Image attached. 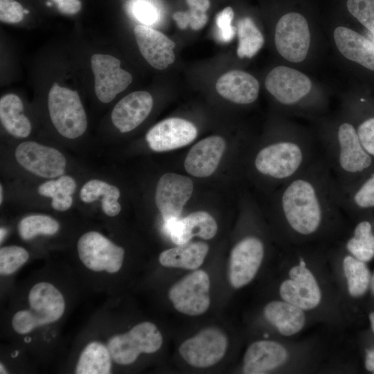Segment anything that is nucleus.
<instances>
[{"label": "nucleus", "instance_id": "obj_16", "mask_svg": "<svg viewBox=\"0 0 374 374\" xmlns=\"http://www.w3.org/2000/svg\"><path fill=\"white\" fill-rule=\"evenodd\" d=\"M289 276L290 278L280 286L281 298L303 310L316 308L321 302V293L312 273L299 265L290 270Z\"/></svg>", "mask_w": 374, "mask_h": 374}, {"label": "nucleus", "instance_id": "obj_53", "mask_svg": "<svg viewBox=\"0 0 374 374\" xmlns=\"http://www.w3.org/2000/svg\"><path fill=\"white\" fill-rule=\"evenodd\" d=\"M24 13H25V14H28V13H29V11L27 10H24Z\"/></svg>", "mask_w": 374, "mask_h": 374}, {"label": "nucleus", "instance_id": "obj_10", "mask_svg": "<svg viewBox=\"0 0 374 374\" xmlns=\"http://www.w3.org/2000/svg\"><path fill=\"white\" fill-rule=\"evenodd\" d=\"M228 341L222 331L207 328L184 341L179 348L183 359L197 368L211 366L225 355Z\"/></svg>", "mask_w": 374, "mask_h": 374}, {"label": "nucleus", "instance_id": "obj_4", "mask_svg": "<svg viewBox=\"0 0 374 374\" xmlns=\"http://www.w3.org/2000/svg\"><path fill=\"white\" fill-rule=\"evenodd\" d=\"M29 308L16 312L11 321L15 332L19 335L58 321L64 314L65 301L62 292L52 283H35L28 296Z\"/></svg>", "mask_w": 374, "mask_h": 374}, {"label": "nucleus", "instance_id": "obj_50", "mask_svg": "<svg viewBox=\"0 0 374 374\" xmlns=\"http://www.w3.org/2000/svg\"><path fill=\"white\" fill-rule=\"evenodd\" d=\"M299 265L302 266V267H305V265H306V263H305L304 259L302 258H300Z\"/></svg>", "mask_w": 374, "mask_h": 374}, {"label": "nucleus", "instance_id": "obj_6", "mask_svg": "<svg viewBox=\"0 0 374 374\" xmlns=\"http://www.w3.org/2000/svg\"><path fill=\"white\" fill-rule=\"evenodd\" d=\"M162 335L154 323H139L126 332L112 336L107 343L113 362L119 365L134 363L141 353H153L159 350Z\"/></svg>", "mask_w": 374, "mask_h": 374}, {"label": "nucleus", "instance_id": "obj_41", "mask_svg": "<svg viewBox=\"0 0 374 374\" xmlns=\"http://www.w3.org/2000/svg\"><path fill=\"white\" fill-rule=\"evenodd\" d=\"M21 4L15 0H0V20L3 23L17 24L24 15Z\"/></svg>", "mask_w": 374, "mask_h": 374}, {"label": "nucleus", "instance_id": "obj_28", "mask_svg": "<svg viewBox=\"0 0 374 374\" xmlns=\"http://www.w3.org/2000/svg\"><path fill=\"white\" fill-rule=\"evenodd\" d=\"M112 362L107 345L92 341L81 351L74 372L77 374H109Z\"/></svg>", "mask_w": 374, "mask_h": 374}, {"label": "nucleus", "instance_id": "obj_48", "mask_svg": "<svg viewBox=\"0 0 374 374\" xmlns=\"http://www.w3.org/2000/svg\"><path fill=\"white\" fill-rule=\"evenodd\" d=\"M370 285H371L372 292L374 294V274L371 277Z\"/></svg>", "mask_w": 374, "mask_h": 374}, {"label": "nucleus", "instance_id": "obj_46", "mask_svg": "<svg viewBox=\"0 0 374 374\" xmlns=\"http://www.w3.org/2000/svg\"><path fill=\"white\" fill-rule=\"evenodd\" d=\"M369 319H370V322H371V328H372L373 331L374 332V312H372L369 314Z\"/></svg>", "mask_w": 374, "mask_h": 374}, {"label": "nucleus", "instance_id": "obj_42", "mask_svg": "<svg viewBox=\"0 0 374 374\" xmlns=\"http://www.w3.org/2000/svg\"><path fill=\"white\" fill-rule=\"evenodd\" d=\"M356 130L362 146L374 157V116L364 120Z\"/></svg>", "mask_w": 374, "mask_h": 374}, {"label": "nucleus", "instance_id": "obj_18", "mask_svg": "<svg viewBox=\"0 0 374 374\" xmlns=\"http://www.w3.org/2000/svg\"><path fill=\"white\" fill-rule=\"evenodd\" d=\"M134 36L142 56L152 67L162 70L175 59V42L161 32L150 26H135Z\"/></svg>", "mask_w": 374, "mask_h": 374}, {"label": "nucleus", "instance_id": "obj_15", "mask_svg": "<svg viewBox=\"0 0 374 374\" xmlns=\"http://www.w3.org/2000/svg\"><path fill=\"white\" fill-rule=\"evenodd\" d=\"M267 91L282 105L297 104L310 91L312 82L301 71L284 66H276L265 79Z\"/></svg>", "mask_w": 374, "mask_h": 374}, {"label": "nucleus", "instance_id": "obj_36", "mask_svg": "<svg viewBox=\"0 0 374 374\" xmlns=\"http://www.w3.org/2000/svg\"><path fill=\"white\" fill-rule=\"evenodd\" d=\"M29 258V253L22 247L10 245L0 249L1 276H9L17 271Z\"/></svg>", "mask_w": 374, "mask_h": 374}, {"label": "nucleus", "instance_id": "obj_27", "mask_svg": "<svg viewBox=\"0 0 374 374\" xmlns=\"http://www.w3.org/2000/svg\"><path fill=\"white\" fill-rule=\"evenodd\" d=\"M23 103L14 94L8 93L0 99V119L2 125L11 135L25 138L31 132V124L23 114Z\"/></svg>", "mask_w": 374, "mask_h": 374}, {"label": "nucleus", "instance_id": "obj_2", "mask_svg": "<svg viewBox=\"0 0 374 374\" xmlns=\"http://www.w3.org/2000/svg\"><path fill=\"white\" fill-rule=\"evenodd\" d=\"M319 147L309 139L286 133L264 145L256 153V172L279 186L306 169L319 156Z\"/></svg>", "mask_w": 374, "mask_h": 374}, {"label": "nucleus", "instance_id": "obj_3", "mask_svg": "<svg viewBox=\"0 0 374 374\" xmlns=\"http://www.w3.org/2000/svg\"><path fill=\"white\" fill-rule=\"evenodd\" d=\"M321 154L339 187H345L367 171L373 162L362 146L357 130L349 122L339 124L326 136L319 147Z\"/></svg>", "mask_w": 374, "mask_h": 374}, {"label": "nucleus", "instance_id": "obj_7", "mask_svg": "<svg viewBox=\"0 0 374 374\" xmlns=\"http://www.w3.org/2000/svg\"><path fill=\"white\" fill-rule=\"evenodd\" d=\"M78 257L89 270L115 274L122 267L125 251L97 231L82 235L77 244Z\"/></svg>", "mask_w": 374, "mask_h": 374}, {"label": "nucleus", "instance_id": "obj_12", "mask_svg": "<svg viewBox=\"0 0 374 374\" xmlns=\"http://www.w3.org/2000/svg\"><path fill=\"white\" fill-rule=\"evenodd\" d=\"M15 156L24 168L39 177L54 178L64 172L65 157L53 148L25 141L17 147Z\"/></svg>", "mask_w": 374, "mask_h": 374}, {"label": "nucleus", "instance_id": "obj_35", "mask_svg": "<svg viewBox=\"0 0 374 374\" xmlns=\"http://www.w3.org/2000/svg\"><path fill=\"white\" fill-rule=\"evenodd\" d=\"M59 229L57 221L45 215H28L18 224L19 235L24 240H29L38 235H53Z\"/></svg>", "mask_w": 374, "mask_h": 374}, {"label": "nucleus", "instance_id": "obj_5", "mask_svg": "<svg viewBox=\"0 0 374 374\" xmlns=\"http://www.w3.org/2000/svg\"><path fill=\"white\" fill-rule=\"evenodd\" d=\"M48 107L54 127L64 137L75 139L86 131L87 116L76 91L54 83L48 92Z\"/></svg>", "mask_w": 374, "mask_h": 374}, {"label": "nucleus", "instance_id": "obj_49", "mask_svg": "<svg viewBox=\"0 0 374 374\" xmlns=\"http://www.w3.org/2000/svg\"><path fill=\"white\" fill-rule=\"evenodd\" d=\"M3 201V186L1 184L0 186V204L2 203Z\"/></svg>", "mask_w": 374, "mask_h": 374}, {"label": "nucleus", "instance_id": "obj_21", "mask_svg": "<svg viewBox=\"0 0 374 374\" xmlns=\"http://www.w3.org/2000/svg\"><path fill=\"white\" fill-rule=\"evenodd\" d=\"M164 229L171 240L179 245L189 242L195 236L211 239L217 233V225L207 212L196 211L185 217L164 222Z\"/></svg>", "mask_w": 374, "mask_h": 374}, {"label": "nucleus", "instance_id": "obj_40", "mask_svg": "<svg viewBox=\"0 0 374 374\" xmlns=\"http://www.w3.org/2000/svg\"><path fill=\"white\" fill-rule=\"evenodd\" d=\"M233 17L234 12L231 7L224 8L216 16L215 23L221 42H229L234 37L237 29L231 24Z\"/></svg>", "mask_w": 374, "mask_h": 374}, {"label": "nucleus", "instance_id": "obj_43", "mask_svg": "<svg viewBox=\"0 0 374 374\" xmlns=\"http://www.w3.org/2000/svg\"><path fill=\"white\" fill-rule=\"evenodd\" d=\"M82 7L80 0H63L57 4V10L64 15H74L78 12Z\"/></svg>", "mask_w": 374, "mask_h": 374}, {"label": "nucleus", "instance_id": "obj_1", "mask_svg": "<svg viewBox=\"0 0 374 374\" xmlns=\"http://www.w3.org/2000/svg\"><path fill=\"white\" fill-rule=\"evenodd\" d=\"M274 204L286 227L301 237L316 234L343 210L337 184L321 154L279 186Z\"/></svg>", "mask_w": 374, "mask_h": 374}, {"label": "nucleus", "instance_id": "obj_11", "mask_svg": "<svg viewBox=\"0 0 374 374\" xmlns=\"http://www.w3.org/2000/svg\"><path fill=\"white\" fill-rule=\"evenodd\" d=\"M95 93L104 103H110L132 82L131 73L121 68V61L110 55L96 53L91 58Z\"/></svg>", "mask_w": 374, "mask_h": 374}, {"label": "nucleus", "instance_id": "obj_24", "mask_svg": "<svg viewBox=\"0 0 374 374\" xmlns=\"http://www.w3.org/2000/svg\"><path fill=\"white\" fill-rule=\"evenodd\" d=\"M334 39L340 53L347 59L374 71V44L358 33L344 26L334 31Z\"/></svg>", "mask_w": 374, "mask_h": 374}, {"label": "nucleus", "instance_id": "obj_31", "mask_svg": "<svg viewBox=\"0 0 374 374\" xmlns=\"http://www.w3.org/2000/svg\"><path fill=\"white\" fill-rule=\"evenodd\" d=\"M76 184L70 176H60L57 180H51L41 184L37 189L39 195L52 199V207L59 211L70 208L73 204L71 195L75 192Z\"/></svg>", "mask_w": 374, "mask_h": 374}, {"label": "nucleus", "instance_id": "obj_32", "mask_svg": "<svg viewBox=\"0 0 374 374\" xmlns=\"http://www.w3.org/2000/svg\"><path fill=\"white\" fill-rule=\"evenodd\" d=\"M238 46L237 55L240 58H251L262 47L264 37L254 21L249 17L240 19L237 25Z\"/></svg>", "mask_w": 374, "mask_h": 374}, {"label": "nucleus", "instance_id": "obj_17", "mask_svg": "<svg viewBox=\"0 0 374 374\" xmlns=\"http://www.w3.org/2000/svg\"><path fill=\"white\" fill-rule=\"evenodd\" d=\"M197 134L196 127L190 121L180 118H169L150 129L145 139L153 151L165 152L189 144Z\"/></svg>", "mask_w": 374, "mask_h": 374}, {"label": "nucleus", "instance_id": "obj_22", "mask_svg": "<svg viewBox=\"0 0 374 374\" xmlns=\"http://www.w3.org/2000/svg\"><path fill=\"white\" fill-rule=\"evenodd\" d=\"M286 349L273 341L252 343L244 356L243 372L246 374H263L283 365L287 359Z\"/></svg>", "mask_w": 374, "mask_h": 374}, {"label": "nucleus", "instance_id": "obj_47", "mask_svg": "<svg viewBox=\"0 0 374 374\" xmlns=\"http://www.w3.org/2000/svg\"><path fill=\"white\" fill-rule=\"evenodd\" d=\"M0 373L1 374H5L8 373L7 370L6 369L4 365H3L1 363L0 364Z\"/></svg>", "mask_w": 374, "mask_h": 374}, {"label": "nucleus", "instance_id": "obj_19", "mask_svg": "<svg viewBox=\"0 0 374 374\" xmlns=\"http://www.w3.org/2000/svg\"><path fill=\"white\" fill-rule=\"evenodd\" d=\"M152 106L153 98L148 92L134 91L115 105L112 112V121L121 132H130L148 116Z\"/></svg>", "mask_w": 374, "mask_h": 374}, {"label": "nucleus", "instance_id": "obj_51", "mask_svg": "<svg viewBox=\"0 0 374 374\" xmlns=\"http://www.w3.org/2000/svg\"><path fill=\"white\" fill-rule=\"evenodd\" d=\"M5 230L3 228H1V242H2L3 238H4Z\"/></svg>", "mask_w": 374, "mask_h": 374}, {"label": "nucleus", "instance_id": "obj_54", "mask_svg": "<svg viewBox=\"0 0 374 374\" xmlns=\"http://www.w3.org/2000/svg\"><path fill=\"white\" fill-rule=\"evenodd\" d=\"M373 35V38H374V35Z\"/></svg>", "mask_w": 374, "mask_h": 374}, {"label": "nucleus", "instance_id": "obj_30", "mask_svg": "<svg viewBox=\"0 0 374 374\" xmlns=\"http://www.w3.org/2000/svg\"><path fill=\"white\" fill-rule=\"evenodd\" d=\"M338 189L343 210L350 208L367 209L374 207V172L359 184L353 182L345 187L338 186Z\"/></svg>", "mask_w": 374, "mask_h": 374}, {"label": "nucleus", "instance_id": "obj_29", "mask_svg": "<svg viewBox=\"0 0 374 374\" xmlns=\"http://www.w3.org/2000/svg\"><path fill=\"white\" fill-rule=\"evenodd\" d=\"M121 193L113 185L98 179L87 181L81 188L80 197L86 203L93 202L102 196V209L108 216L114 217L121 211V205L118 202Z\"/></svg>", "mask_w": 374, "mask_h": 374}, {"label": "nucleus", "instance_id": "obj_26", "mask_svg": "<svg viewBox=\"0 0 374 374\" xmlns=\"http://www.w3.org/2000/svg\"><path fill=\"white\" fill-rule=\"evenodd\" d=\"M208 246L203 242H188L161 253L159 262L166 267L195 269L204 262Z\"/></svg>", "mask_w": 374, "mask_h": 374}, {"label": "nucleus", "instance_id": "obj_20", "mask_svg": "<svg viewBox=\"0 0 374 374\" xmlns=\"http://www.w3.org/2000/svg\"><path fill=\"white\" fill-rule=\"evenodd\" d=\"M225 147L224 140L219 136L201 140L188 152L184 161L186 170L195 177L210 176L216 170Z\"/></svg>", "mask_w": 374, "mask_h": 374}, {"label": "nucleus", "instance_id": "obj_39", "mask_svg": "<svg viewBox=\"0 0 374 374\" xmlns=\"http://www.w3.org/2000/svg\"><path fill=\"white\" fill-rule=\"evenodd\" d=\"M132 15L145 26L156 23L159 19V12L155 5L149 0H133L130 4Z\"/></svg>", "mask_w": 374, "mask_h": 374}, {"label": "nucleus", "instance_id": "obj_13", "mask_svg": "<svg viewBox=\"0 0 374 374\" xmlns=\"http://www.w3.org/2000/svg\"><path fill=\"white\" fill-rule=\"evenodd\" d=\"M264 244L260 239L248 236L233 248L229 261V277L231 285L240 288L256 276L264 256Z\"/></svg>", "mask_w": 374, "mask_h": 374}, {"label": "nucleus", "instance_id": "obj_37", "mask_svg": "<svg viewBox=\"0 0 374 374\" xmlns=\"http://www.w3.org/2000/svg\"><path fill=\"white\" fill-rule=\"evenodd\" d=\"M350 13L374 35V0H348Z\"/></svg>", "mask_w": 374, "mask_h": 374}, {"label": "nucleus", "instance_id": "obj_33", "mask_svg": "<svg viewBox=\"0 0 374 374\" xmlns=\"http://www.w3.org/2000/svg\"><path fill=\"white\" fill-rule=\"evenodd\" d=\"M346 247L359 260L368 262L374 257V234L369 221L363 220L356 225L353 235L347 241Z\"/></svg>", "mask_w": 374, "mask_h": 374}, {"label": "nucleus", "instance_id": "obj_52", "mask_svg": "<svg viewBox=\"0 0 374 374\" xmlns=\"http://www.w3.org/2000/svg\"><path fill=\"white\" fill-rule=\"evenodd\" d=\"M56 5L62 2L63 0H52Z\"/></svg>", "mask_w": 374, "mask_h": 374}, {"label": "nucleus", "instance_id": "obj_38", "mask_svg": "<svg viewBox=\"0 0 374 374\" xmlns=\"http://www.w3.org/2000/svg\"><path fill=\"white\" fill-rule=\"evenodd\" d=\"M172 18L179 28L185 29L189 26L194 30H200L208 21L206 11L192 6L186 11L175 12Z\"/></svg>", "mask_w": 374, "mask_h": 374}, {"label": "nucleus", "instance_id": "obj_9", "mask_svg": "<svg viewBox=\"0 0 374 374\" xmlns=\"http://www.w3.org/2000/svg\"><path fill=\"white\" fill-rule=\"evenodd\" d=\"M278 52L292 62H301L307 56L310 33L305 18L299 13L289 12L278 21L275 30Z\"/></svg>", "mask_w": 374, "mask_h": 374}, {"label": "nucleus", "instance_id": "obj_23", "mask_svg": "<svg viewBox=\"0 0 374 374\" xmlns=\"http://www.w3.org/2000/svg\"><path fill=\"white\" fill-rule=\"evenodd\" d=\"M215 88L223 98L237 104L253 103L259 93V83L250 73L241 70H233L221 75Z\"/></svg>", "mask_w": 374, "mask_h": 374}, {"label": "nucleus", "instance_id": "obj_8", "mask_svg": "<svg viewBox=\"0 0 374 374\" xmlns=\"http://www.w3.org/2000/svg\"><path fill=\"white\" fill-rule=\"evenodd\" d=\"M210 279L203 270H196L175 283L168 297L175 308L185 314L200 315L210 305Z\"/></svg>", "mask_w": 374, "mask_h": 374}, {"label": "nucleus", "instance_id": "obj_14", "mask_svg": "<svg viewBox=\"0 0 374 374\" xmlns=\"http://www.w3.org/2000/svg\"><path fill=\"white\" fill-rule=\"evenodd\" d=\"M190 178L175 173H166L159 179L156 190V204L164 222L179 218L184 204L193 193Z\"/></svg>", "mask_w": 374, "mask_h": 374}, {"label": "nucleus", "instance_id": "obj_44", "mask_svg": "<svg viewBox=\"0 0 374 374\" xmlns=\"http://www.w3.org/2000/svg\"><path fill=\"white\" fill-rule=\"evenodd\" d=\"M188 6L198 7L204 11H207L210 7L209 0H186Z\"/></svg>", "mask_w": 374, "mask_h": 374}, {"label": "nucleus", "instance_id": "obj_25", "mask_svg": "<svg viewBox=\"0 0 374 374\" xmlns=\"http://www.w3.org/2000/svg\"><path fill=\"white\" fill-rule=\"evenodd\" d=\"M264 315L282 335L286 337L299 332L305 325L303 310L285 301H274L267 304Z\"/></svg>", "mask_w": 374, "mask_h": 374}, {"label": "nucleus", "instance_id": "obj_34", "mask_svg": "<svg viewBox=\"0 0 374 374\" xmlns=\"http://www.w3.org/2000/svg\"><path fill=\"white\" fill-rule=\"evenodd\" d=\"M343 268L349 294L358 297L366 292L371 283V273L365 262L348 255L343 260Z\"/></svg>", "mask_w": 374, "mask_h": 374}, {"label": "nucleus", "instance_id": "obj_45", "mask_svg": "<svg viewBox=\"0 0 374 374\" xmlns=\"http://www.w3.org/2000/svg\"><path fill=\"white\" fill-rule=\"evenodd\" d=\"M365 367L368 371L374 373V349L367 350Z\"/></svg>", "mask_w": 374, "mask_h": 374}]
</instances>
